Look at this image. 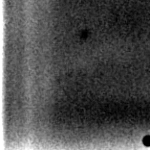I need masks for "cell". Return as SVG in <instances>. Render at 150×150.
I'll return each instance as SVG.
<instances>
[{"label":"cell","instance_id":"6da1fadb","mask_svg":"<svg viewBox=\"0 0 150 150\" xmlns=\"http://www.w3.org/2000/svg\"><path fill=\"white\" fill-rule=\"evenodd\" d=\"M142 142H144V144L146 145V146H150V137L149 136H146L144 141H142Z\"/></svg>","mask_w":150,"mask_h":150}]
</instances>
